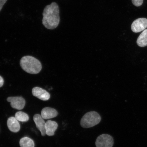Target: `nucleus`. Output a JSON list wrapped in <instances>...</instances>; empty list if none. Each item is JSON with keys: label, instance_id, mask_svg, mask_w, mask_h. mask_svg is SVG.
I'll use <instances>...</instances> for the list:
<instances>
[{"label": "nucleus", "instance_id": "nucleus-6", "mask_svg": "<svg viewBox=\"0 0 147 147\" xmlns=\"http://www.w3.org/2000/svg\"><path fill=\"white\" fill-rule=\"evenodd\" d=\"M8 102H10V105L14 109L22 110L25 105L24 99L22 97H10L7 99Z\"/></svg>", "mask_w": 147, "mask_h": 147}, {"label": "nucleus", "instance_id": "nucleus-15", "mask_svg": "<svg viewBox=\"0 0 147 147\" xmlns=\"http://www.w3.org/2000/svg\"><path fill=\"white\" fill-rule=\"evenodd\" d=\"M132 2L135 6L139 7L143 4V0H132Z\"/></svg>", "mask_w": 147, "mask_h": 147}, {"label": "nucleus", "instance_id": "nucleus-3", "mask_svg": "<svg viewBox=\"0 0 147 147\" xmlns=\"http://www.w3.org/2000/svg\"><path fill=\"white\" fill-rule=\"evenodd\" d=\"M101 119L100 115L96 112H88L81 119V126L84 128L92 127L98 124L100 122Z\"/></svg>", "mask_w": 147, "mask_h": 147}, {"label": "nucleus", "instance_id": "nucleus-12", "mask_svg": "<svg viewBox=\"0 0 147 147\" xmlns=\"http://www.w3.org/2000/svg\"><path fill=\"white\" fill-rule=\"evenodd\" d=\"M137 45L140 47L147 46V29H145L140 35L137 41Z\"/></svg>", "mask_w": 147, "mask_h": 147}, {"label": "nucleus", "instance_id": "nucleus-16", "mask_svg": "<svg viewBox=\"0 0 147 147\" xmlns=\"http://www.w3.org/2000/svg\"><path fill=\"white\" fill-rule=\"evenodd\" d=\"M7 0H0V12L2 9L3 5L6 3Z\"/></svg>", "mask_w": 147, "mask_h": 147}, {"label": "nucleus", "instance_id": "nucleus-4", "mask_svg": "<svg viewBox=\"0 0 147 147\" xmlns=\"http://www.w3.org/2000/svg\"><path fill=\"white\" fill-rule=\"evenodd\" d=\"M113 144L114 140L113 137L106 134L99 136L95 142L96 147H113Z\"/></svg>", "mask_w": 147, "mask_h": 147}, {"label": "nucleus", "instance_id": "nucleus-8", "mask_svg": "<svg viewBox=\"0 0 147 147\" xmlns=\"http://www.w3.org/2000/svg\"><path fill=\"white\" fill-rule=\"evenodd\" d=\"M34 120L37 128L41 132L42 136H45L46 134L45 129L46 122L41 115L39 114L35 115L34 117Z\"/></svg>", "mask_w": 147, "mask_h": 147}, {"label": "nucleus", "instance_id": "nucleus-1", "mask_svg": "<svg viewBox=\"0 0 147 147\" xmlns=\"http://www.w3.org/2000/svg\"><path fill=\"white\" fill-rule=\"evenodd\" d=\"M59 9L56 3L47 5L44 9L42 23L46 28L50 30L56 28L60 21Z\"/></svg>", "mask_w": 147, "mask_h": 147}, {"label": "nucleus", "instance_id": "nucleus-17", "mask_svg": "<svg viewBox=\"0 0 147 147\" xmlns=\"http://www.w3.org/2000/svg\"><path fill=\"white\" fill-rule=\"evenodd\" d=\"M4 83V80L2 77L0 76V88L2 87Z\"/></svg>", "mask_w": 147, "mask_h": 147}, {"label": "nucleus", "instance_id": "nucleus-9", "mask_svg": "<svg viewBox=\"0 0 147 147\" xmlns=\"http://www.w3.org/2000/svg\"><path fill=\"white\" fill-rule=\"evenodd\" d=\"M58 115V112L54 108L45 107L42 109L41 115L44 119H49L54 118Z\"/></svg>", "mask_w": 147, "mask_h": 147}, {"label": "nucleus", "instance_id": "nucleus-10", "mask_svg": "<svg viewBox=\"0 0 147 147\" xmlns=\"http://www.w3.org/2000/svg\"><path fill=\"white\" fill-rule=\"evenodd\" d=\"M7 125L9 129L11 131L16 133L20 131V125L15 117H9L7 120Z\"/></svg>", "mask_w": 147, "mask_h": 147}, {"label": "nucleus", "instance_id": "nucleus-11", "mask_svg": "<svg viewBox=\"0 0 147 147\" xmlns=\"http://www.w3.org/2000/svg\"><path fill=\"white\" fill-rule=\"evenodd\" d=\"M58 127V124L55 121L48 120L46 122L45 129L46 134L48 136H54L55 131H56Z\"/></svg>", "mask_w": 147, "mask_h": 147}, {"label": "nucleus", "instance_id": "nucleus-13", "mask_svg": "<svg viewBox=\"0 0 147 147\" xmlns=\"http://www.w3.org/2000/svg\"><path fill=\"white\" fill-rule=\"evenodd\" d=\"M20 144L21 147H34V141L30 138L27 137L22 138L20 140Z\"/></svg>", "mask_w": 147, "mask_h": 147}, {"label": "nucleus", "instance_id": "nucleus-7", "mask_svg": "<svg viewBox=\"0 0 147 147\" xmlns=\"http://www.w3.org/2000/svg\"><path fill=\"white\" fill-rule=\"evenodd\" d=\"M32 94L34 96L42 100H48L50 97V95L48 92L40 87H36L33 88Z\"/></svg>", "mask_w": 147, "mask_h": 147}, {"label": "nucleus", "instance_id": "nucleus-2", "mask_svg": "<svg viewBox=\"0 0 147 147\" xmlns=\"http://www.w3.org/2000/svg\"><path fill=\"white\" fill-rule=\"evenodd\" d=\"M20 64L24 71L31 74H37L42 69L41 62L32 56L23 57L20 60Z\"/></svg>", "mask_w": 147, "mask_h": 147}, {"label": "nucleus", "instance_id": "nucleus-5", "mask_svg": "<svg viewBox=\"0 0 147 147\" xmlns=\"http://www.w3.org/2000/svg\"><path fill=\"white\" fill-rule=\"evenodd\" d=\"M147 27V19L144 18H138L133 22L131 25V30L138 33L144 30Z\"/></svg>", "mask_w": 147, "mask_h": 147}, {"label": "nucleus", "instance_id": "nucleus-14", "mask_svg": "<svg viewBox=\"0 0 147 147\" xmlns=\"http://www.w3.org/2000/svg\"><path fill=\"white\" fill-rule=\"evenodd\" d=\"M16 118L18 121L22 122H26L29 120L28 115L24 112L22 111L18 112L16 113Z\"/></svg>", "mask_w": 147, "mask_h": 147}]
</instances>
